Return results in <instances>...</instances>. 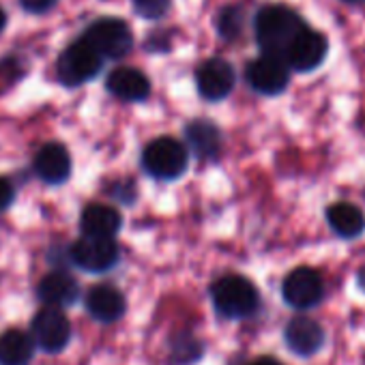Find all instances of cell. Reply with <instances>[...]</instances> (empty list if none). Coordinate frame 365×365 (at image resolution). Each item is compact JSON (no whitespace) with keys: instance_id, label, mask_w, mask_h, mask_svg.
I'll use <instances>...</instances> for the list:
<instances>
[{"instance_id":"6da1fadb","label":"cell","mask_w":365,"mask_h":365,"mask_svg":"<svg viewBox=\"0 0 365 365\" xmlns=\"http://www.w3.org/2000/svg\"><path fill=\"white\" fill-rule=\"evenodd\" d=\"M303 18L288 5H267L254 20L256 41L269 56L284 58L290 43L305 31Z\"/></svg>"},{"instance_id":"7a4b0ae2","label":"cell","mask_w":365,"mask_h":365,"mask_svg":"<svg viewBox=\"0 0 365 365\" xmlns=\"http://www.w3.org/2000/svg\"><path fill=\"white\" fill-rule=\"evenodd\" d=\"M211 301L220 316L239 320L258 309L260 297L256 286L241 275H224L211 286Z\"/></svg>"},{"instance_id":"3957f363","label":"cell","mask_w":365,"mask_h":365,"mask_svg":"<svg viewBox=\"0 0 365 365\" xmlns=\"http://www.w3.org/2000/svg\"><path fill=\"white\" fill-rule=\"evenodd\" d=\"M190 163V150L187 146L170 138H157L148 142L142 150V168L159 180H174L182 176Z\"/></svg>"},{"instance_id":"277c9868","label":"cell","mask_w":365,"mask_h":365,"mask_svg":"<svg viewBox=\"0 0 365 365\" xmlns=\"http://www.w3.org/2000/svg\"><path fill=\"white\" fill-rule=\"evenodd\" d=\"M101 67L103 58L99 56V52L80 37L61 52L56 63V76L63 86L76 88L97 78Z\"/></svg>"},{"instance_id":"5b68a950","label":"cell","mask_w":365,"mask_h":365,"mask_svg":"<svg viewBox=\"0 0 365 365\" xmlns=\"http://www.w3.org/2000/svg\"><path fill=\"white\" fill-rule=\"evenodd\" d=\"M82 39L88 41L103 61L125 58L133 48V33L129 24L120 18H99L91 22Z\"/></svg>"},{"instance_id":"8992f818","label":"cell","mask_w":365,"mask_h":365,"mask_svg":"<svg viewBox=\"0 0 365 365\" xmlns=\"http://www.w3.org/2000/svg\"><path fill=\"white\" fill-rule=\"evenodd\" d=\"M69 256L76 267H80L86 273H106L118 262V245L114 239H99V237H82L78 239Z\"/></svg>"},{"instance_id":"52a82bcc","label":"cell","mask_w":365,"mask_h":365,"mask_svg":"<svg viewBox=\"0 0 365 365\" xmlns=\"http://www.w3.org/2000/svg\"><path fill=\"white\" fill-rule=\"evenodd\" d=\"M245 80L252 86V91L260 95H279L286 91L290 82V67L279 56L262 54L260 58L252 61L245 69Z\"/></svg>"},{"instance_id":"ba28073f","label":"cell","mask_w":365,"mask_h":365,"mask_svg":"<svg viewBox=\"0 0 365 365\" xmlns=\"http://www.w3.org/2000/svg\"><path fill=\"white\" fill-rule=\"evenodd\" d=\"M33 339L43 352L56 354L65 350L71 339V322L63 314V309L43 307L33 318Z\"/></svg>"},{"instance_id":"9c48e42d","label":"cell","mask_w":365,"mask_h":365,"mask_svg":"<svg viewBox=\"0 0 365 365\" xmlns=\"http://www.w3.org/2000/svg\"><path fill=\"white\" fill-rule=\"evenodd\" d=\"M282 294L290 307L312 309L322 301L324 284H322V277L318 271H314L309 267H301V269H294L292 273H288V277L284 279V286H282Z\"/></svg>"},{"instance_id":"30bf717a","label":"cell","mask_w":365,"mask_h":365,"mask_svg":"<svg viewBox=\"0 0 365 365\" xmlns=\"http://www.w3.org/2000/svg\"><path fill=\"white\" fill-rule=\"evenodd\" d=\"M329 52V43L324 39V35L305 29L286 50L284 61L290 69L299 71V73H307L314 71L322 65V61L327 58Z\"/></svg>"},{"instance_id":"8fae6325","label":"cell","mask_w":365,"mask_h":365,"mask_svg":"<svg viewBox=\"0 0 365 365\" xmlns=\"http://www.w3.org/2000/svg\"><path fill=\"white\" fill-rule=\"evenodd\" d=\"M235 82H237V73L232 65L224 58H209L196 71L198 93L209 101L226 99L232 93Z\"/></svg>"},{"instance_id":"7c38bea8","label":"cell","mask_w":365,"mask_h":365,"mask_svg":"<svg viewBox=\"0 0 365 365\" xmlns=\"http://www.w3.org/2000/svg\"><path fill=\"white\" fill-rule=\"evenodd\" d=\"M284 337H286L288 348L294 354H299V356H312V354H316L324 346V339H327L322 327L316 320L307 318V316L292 318L286 324Z\"/></svg>"},{"instance_id":"4fadbf2b","label":"cell","mask_w":365,"mask_h":365,"mask_svg":"<svg viewBox=\"0 0 365 365\" xmlns=\"http://www.w3.org/2000/svg\"><path fill=\"white\" fill-rule=\"evenodd\" d=\"M35 172L48 185H61L71 174L69 150L58 142H50L41 146L39 153L35 155Z\"/></svg>"},{"instance_id":"5bb4252c","label":"cell","mask_w":365,"mask_h":365,"mask_svg":"<svg viewBox=\"0 0 365 365\" xmlns=\"http://www.w3.org/2000/svg\"><path fill=\"white\" fill-rule=\"evenodd\" d=\"M86 309L88 314L103 324L116 322L123 318L125 309H127V301L123 297V292L114 286L101 284V286H93L86 294Z\"/></svg>"},{"instance_id":"9a60e30c","label":"cell","mask_w":365,"mask_h":365,"mask_svg":"<svg viewBox=\"0 0 365 365\" xmlns=\"http://www.w3.org/2000/svg\"><path fill=\"white\" fill-rule=\"evenodd\" d=\"M106 88L110 95L123 101H144L150 95L148 78L140 69H133V67L114 69L106 80Z\"/></svg>"},{"instance_id":"2e32d148","label":"cell","mask_w":365,"mask_h":365,"mask_svg":"<svg viewBox=\"0 0 365 365\" xmlns=\"http://www.w3.org/2000/svg\"><path fill=\"white\" fill-rule=\"evenodd\" d=\"M37 297L48 305V307H67L73 305L80 297V284L63 271H54L48 273L39 286H37Z\"/></svg>"},{"instance_id":"e0dca14e","label":"cell","mask_w":365,"mask_h":365,"mask_svg":"<svg viewBox=\"0 0 365 365\" xmlns=\"http://www.w3.org/2000/svg\"><path fill=\"white\" fill-rule=\"evenodd\" d=\"M80 226L84 237H99V239H114L123 226V217L116 209L108 205H88L82 211Z\"/></svg>"},{"instance_id":"ac0fdd59","label":"cell","mask_w":365,"mask_h":365,"mask_svg":"<svg viewBox=\"0 0 365 365\" xmlns=\"http://www.w3.org/2000/svg\"><path fill=\"white\" fill-rule=\"evenodd\" d=\"M185 140L190 150L198 159H215L222 150V133L211 120L198 118L185 127Z\"/></svg>"},{"instance_id":"d6986e66","label":"cell","mask_w":365,"mask_h":365,"mask_svg":"<svg viewBox=\"0 0 365 365\" xmlns=\"http://www.w3.org/2000/svg\"><path fill=\"white\" fill-rule=\"evenodd\" d=\"M331 230L341 239H356L365 230V215L350 202H335L327 209Z\"/></svg>"},{"instance_id":"ffe728a7","label":"cell","mask_w":365,"mask_h":365,"mask_svg":"<svg viewBox=\"0 0 365 365\" xmlns=\"http://www.w3.org/2000/svg\"><path fill=\"white\" fill-rule=\"evenodd\" d=\"M35 352V339L20 331L9 329L0 333V365H29Z\"/></svg>"},{"instance_id":"44dd1931","label":"cell","mask_w":365,"mask_h":365,"mask_svg":"<svg viewBox=\"0 0 365 365\" xmlns=\"http://www.w3.org/2000/svg\"><path fill=\"white\" fill-rule=\"evenodd\" d=\"M243 22H245V14H243L239 7H226V9H222L220 20H217L220 35H222L224 39H235V37H239V33H241V29H243Z\"/></svg>"},{"instance_id":"7402d4cb","label":"cell","mask_w":365,"mask_h":365,"mask_svg":"<svg viewBox=\"0 0 365 365\" xmlns=\"http://www.w3.org/2000/svg\"><path fill=\"white\" fill-rule=\"evenodd\" d=\"M133 11L144 20H159L170 9L172 0H131Z\"/></svg>"},{"instance_id":"603a6c76","label":"cell","mask_w":365,"mask_h":365,"mask_svg":"<svg viewBox=\"0 0 365 365\" xmlns=\"http://www.w3.org/2000/svg\"><path fill=\"white\" fill-rule=\"evenodd\" d=\"M56 5H58V0H20V7L29 14H35V16L48 14Z\"/></svg>"},{"instance_id":"cb8c5ba5","label":"cell","mask_w":365,"mask_h":365,"mask_svg":"<svg viewBox=\"0 0 365 365\" xmlns=\"http://www.w3.org/2000/svg\"><path fill=\"white\" fill-rule=\"evenodd\" d=\"M14 200H16V190L11 185V180L0 176V211L9 209L14 205Z\"/></svg>"},{"instance_id":"d4e9b609","label":"cell","mask_w":365,"mask_h":365,"mask_svg":"<svg viewBox=\"0 0 365 365\" xmlns=\"http://www.w3.org/2000/svg\"><path fill=\"white\" fill-rule=\"evenodd\" d=\"M250 365H282V363L275 361V359H271V356H262V359H256V361L250 363Z\"/></svg>"},{"instance_id":"484cf974","label":"cell","mask_w":365,"mask_h":365,"mask_svg":"<svg viewBox=\"0 0 365 365\" xmlns=\"http://www.w3.org/2000/svg\"><path fill=\"white\" fill-rule=\"evenodd\" d=\"M5 26H7V14H5L3 7H0V33L5 31Z\"/></svg>"},{"instance_id":"4316f807","label":"cell","mask_w":365,"mask_h":365,"mask_svg":"<svg viewBox=\"0 0 365 365\" xmlns=\"http://www.w3.org/2000/svg\"><path fill=\"white\" fill-rule=\"evenodd\" d=\"M359 286H361V288L365 290V267H363V269L359 271Z\"/></svg>"},{"instance_id":"83f0119b","label":"cell","mask_w":365,"mask_h":365,"mask_svg":"<svg viewBox=\"0 0 365 365\" xmlns=\"http://www.w3.org/2000/svg\"><path fill=\"white\" fill-rule=\"evenodd\" d=\"M344 3H363V0H344Z\"/></svg>"}]
</instances>
